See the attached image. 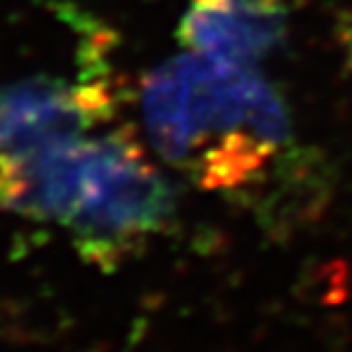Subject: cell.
<instances>
[{
  "instance_id": "cell-3",
  "label": "cell",
  "mask_w": 352,
  "mask_h": 352,
  "mask_svg": "<svg viewBox=\"0 0 352 352\" xmlns=\"http://www.w3.org/2000/svg\"><path fill=\"white\" fill-rule=\"evenodd\" d=\"M116 96L103 78L32 76L0 86V162L32 157L98 132Z\"/></svg>"
},
{
  "instance_id": "cell-4",
  "label": "cell",
  "mask_w": 352,
  "mask_h": 352,
  "mask_svg": "<svg viewBox=\"0 0 352 352\" xmlns=\"http://www.w3.org/2000/svg\"><path fill=\"white\" fill-rule=\"evenodd\" d=\"M289 32L284 0H191L179 39L191 54L250 66L270 56Z\"/></svg>"
},
{
  "instance_id": "cell-1",
  "label": "cell",
  "mask_w": 352,
  "mask_h": 352,
  "mask_svg": "<svg viewBox=\"0 0 352 352\" xmlns=\"http://www.w3.org/2000/svg\"><path fill=\"white\" fill-rule=\"evenodd\" d=\"M142 116L162 157L215 191L252 184L292 138L284 100L259 74L198 54L149 74Z\"/></svg>"
},
{
  "instance_id": "cell-2",
  "label": "cell",
  "mask_w": 352,
  "mask_h": 352,
  "mask_svg": "<svg viewBox=\"0 0 352 352\" xmlns=\"http://www.w3.org/2000/svg\"><path fill=\"white\" fill-rule=\"evenodd\" d=\"M0 210L56 223L96 262L116 259L174 213V188L122 132L0 162Z\"/></svg>"
}]
</instances>
